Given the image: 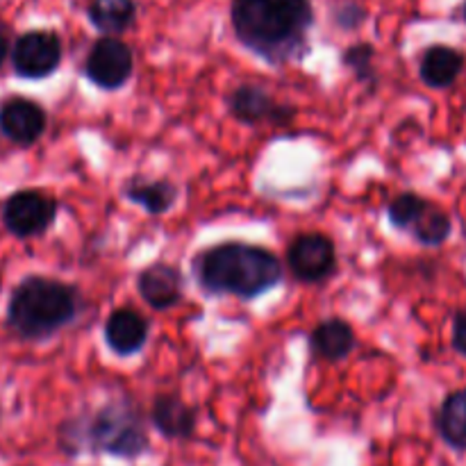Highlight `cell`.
Listing matches in <instances>:
<instances>
[{
	"mask_svg": "<svg viewBox=\"0 0 466 466\" xmlns=\"http://www.w3.org/2000/svg\"><path fill=\"white\" fill-rule=\"evenodd\" d=\"M232 25L244 46L271 62H285L312 25L309 0H235Z\"/></svg>",
	"mask_w": 466,
	"mask_h": 466,
	"instance_id": "cell-1",
	"label": "cell"
},
{
	"mask_svg": "<svg viewBox=\"0 0 466 466\" xmlns=\"http://www.w3.org/2000/svg\"><path fill=\"white\" fill-rule=\"evenodd\" d=\"M198 276L209 291L253 299L282 280V264L259 246L221 244L200 258Z\"/></svg>",
	"mask_w": 466,
	"mask_h": 466,
	"instance_id": "cell-2",
	"label": "cell"
},
{
	"mask_svg": "<svg viewBox=\"0 0 466 466\" xmlns=\"http://www.w3.org/2000/svg\"><path fill=\"white\" fill-rule=\"evenodd\" d=\"M77 300L71 287L48 278H27L9 300V326L27 339H41L76 317Z\"/></svg>",
	"mask_w": 466,
	"mask_h": 466,
	"instance_id": "cell-3",
	"label": "cell"
},
{
	"mask_svg": "<svg viewBox=\"0 0 466 466\" xmlns=\"http://www.w3.org/2000/svg\"><path fill=\"white\" fill-rule=\"evenodd\" d=\"M96 446L107 453L135 458L146 449V432L137 414L126 405H112L98 414L91 428Z\"/></svg>",
	"mask_w": 466,
	"mask_h": 466,
	"instance_id": "cell-4",
	"label": "cell"
},
{
	"mask_svg": "<svg viewBox=\"0 0 466 466\" xmlns=\"http://www.w3.org/2000/svg\"><path fill=\"white\" fill-rule=\"evenodd\" d=\"M62 59V44L55 32L35 30L18 36L12 50V62L18 76L23 77H46L59 66Z\"/></svg>",
	"mask_w": 466,
	"mask_h": 466,
	"instance_id": "cell-5",
	"label": "cell"
},
{
	"mask_svg": "<svg viewBox=\"0 0 466 466\" xmlns=\"http://www.w3.org/2000/svg\"><path fill=\"white\" fill-rule=\"evenodd\" d=\"M55 209V200L41 191H18L5 203L3 218L9 232L16 237H32L53 223Z\"/></svg>",
	"mask_w": 466,
	"mask_h": 466,
	"instance_id": "cell-6",
	"label": "cell"
},
{
	"mask_svg": "<svg viewBox=\"0 0 466 466\" xmlns=\"http://www.w3.org/2000/svg\"><path fill=\"white\" fill-rule=\"evenodd\" d=\"M85 71L94 85L103 86V89H118L126 85L132 73L130 48L118 39L96 41L86 57Z\"/></svg>",
	"mask_w": 466,
	"mask_h": 466,
	"instance_id": "cell-7",
	"label": "cell"
},
{
	"mask_svg": "<svg viewBox=\"0 0 466 466\" xmlns=\"http://www.w3.org/2000/svg\"><path fill=\"white\" fill-rule=\"evenodd\" d=\"M289 267L300 280L319 282L335 267V248L323 235H303L291 244Z\"/></svg>",
	"mask_w": 466,
	"mask_h": 466,
	"instance_id": "cell-8",
	"label": "cell"
},
{
	"mask_svg": "<svg viewBox=\"0 0 466 466\" xmlns=\"http://www.w3.org/2000/svg\"><path fill=\"white\" fill-rule=\"evenodd\" d=\"M46 127V114L27 98H12L0 109V130L9 141L21 146L35 144Z\"/></svg>",
	"mask_w": 466,
	"mask_h": 466,
	"instance_id": "cell-9",
	"label": "cell"
},
{
	"mask_svg": "<svg viewBox=\"0 0 466 466\" xmlns=\"http://www.w3.org/2000/svg\"><path fill=\"white\" fill-rule=\"evenodd\" d=\"M139 294L153 308H171L182 296L180 273L168 264H155V267L146 268L139 276Z\"/></svg>",
	"mask_w": 466,
	"mask_h": 466,
	"instance_id": "cell-10",
	"label": "cell"
},
{
	"mask_svg": "<svg viewBox=\"0 0 466 466\" xmlns=\"http://www.w3.org/2000/svg\"><path fill=\"white\" fill-rule=\"evenodd\" d=\"M146 335H148V326L132 309H118L105 326V339H107L109 349L118 355H132L141 350Z\"/></svg>",
	"mask_w": 466,
	"mask_h": 466,
	"instance_id": "cell-11",
	"label": "cell"
},
{
	"mask_svg": "<svg viewBox=\"0 0 466 466\" xmlns=\"http://www.w3.org/2000/svg\"><path fill=\"white\" fill-rule=\"evenodd\" d=\"M464 68L462 53L451 46H432L421 59V80L431 89H446L460 77Z\"/></svg>",
	"mask_w": 466,
	"mask_h": 466,
	"instance_id": "cell-12",
	"label": "cell"
},
{
	"mask_svg": "<svg viewBox=\"0 0 466 466\" xmlns=\"http://www.w3.org/2000/svg\"><path fill=\"white\" fill-rule=\"evenodd\" d=\"M437 431L451 449L466 451V387L453 391L441 403L437 414Z\"/></svg>",
	"mask_w": 466,
	"mask_h": 466,
	"instance_id": "cell-13",
	"label": "cell"
},
{
	"mask_svg": "<svg viewBox=\"0 0 466 466\" xmlns=\"http://www.w3.org/2000/svg\"><path fill=\"white\" fill-rule=\"evenodd\" d=\"M230 109L239 121L258 123L264 118H285V112H278V105L273 103L271 96L267 91L258 89V86H241L232 94Z\"/></svg>",
	"mask_w": 466,
	"mask_h": 466,
	"instance_id": "cell-14",
	"label": "cell"
},
{
	"mask_svg": "<svg viewBox=\"0 0 466 466\" xmlns=\"http://www.w3.org/2000/svg\"><path fill=\"white\" fill-rule=\"evenodd\" d=\"M312 346L321 358L341 360L353 350L355 335L349 323L339 321V319H330V321H323L314 330Z\"/></svg>",
	"mask_w": 466,
	"mask_h": 466,
	"instance_id": "cell-15",
	"label": "cell"
},
{
	"mask_svg": "<svg viewBox=\"0 0 466 466\" xmlns=\"http://www.w3.org/2000/svg\"><path fill=\"white\" fill-rule=\"evenodd\" d=\"M135 0H94L89 7L91 23L107 35L127 30L135 21Z\"/></svg>",
	"mask_w": 466,
	"mask_h": 466,
	"instance_id": "cell-16",
	"label": "cell"
},
{
	"mask_svg": "<svg viewBox=\"0 0 466 466\" xmlns=\"http://www.w3.org/2000/svg\"><path fill=\"white\" fill-rule=\"evenodd\" d=\"M153 421L167 437H189L194 431V412L171 396L155 400Z\"/></svg>",
	"mask_w": 466,
	"mask_h": 466,
	"instance_id": "cell-17",
	"label": "cell"
},
{
	"mask_svg": "<svg viewBox=\"0 0 466 466\" xmlns=\"http://www.w3.org/2000/svg\"><path fill=\"white\" fill-rule=\"evenodd\" d=\"M451 218L444 209H440L437 205L428 203L421 208V212L417 214V218L410 226V232L417 237L421 244L426 246H441L451 235Z\"/></svg>",
	"mask_w": 466,
	"mask_h": 466,
	"instance_id": "cell-18",
	"label": "cell"
},
{
	"mask_svg": "<svg viewBox=\"0 0 466 466\" xmlns=\"http://www.w3.org/2000/svg\"><path fill=\"white\" fill-rule=\"evenodd\" d=\"M126 196L130 200H135V203H139L144 209H148L150 214H162L171 208L177 191L171 182H164V180L159 182L132 180L126 185Z\"/></svg>",
	"mask_w": 466,
	"mask_h": 466,
	"instance_id": "cell-19",
	"label": "cell"
},
{
	"mask_svg": "<svg viewBox=\"0 0 466 466\" xmlns=\"http://www.w3.org/2000/svg\"><path fill=\"white\" fill-rule=\"evenodd\" d=\"M426 205V200L417 194H400L394 203L390 205V218L396 228L400 230H410L412 221L417 218V214L421 212V208Z\"/></svg>",
	"mask_w": 466,
	"mask_h": 466,
	"instance_id": "cell-20",
	"label": "cell"
},
{
	"mask_svg": "<svg viewBox=\"0 0 466 466\" xmlns=\"http://www.w3.org/2000/svg\"><path fill=\"white\" fill-rule=\"evenodd\" d=\"M453 349L466 358V312H458L453 319Z\"/></svg>",
	"mask_w": 466,
	"mask_h": 466,
	"instance_id": "cell-21",
	"label": "cell"
},
{
	"mask_svg": "<svg viewBox=\"0 0 466 466\" xmlns=\"http://www.w3.org/2000/svg\"><path fill=\"white\" fill-rule=\"evenodd\" d=\"M5 55H7V32H5L3 23H0V64H3Z\"/></svg>",
	"mask_w": 466,
	"mask_h": 466,
	"instance_id": "cell-22",
	"label": "cell"
},
{
	"mask_svg": "<svg viewBox=\"0 0 466 466\" xmlns=\"http://www.w3.org/2000/svg\"><path fill=\"white\" fill-rule=\"evenodd\" d=\"M464 21H466V3H464Z\"/></svg>",
	"mask_w": 466,
	"mask_h": 466,
	"instance_id": "cell-23",
	"label": "cell"
}]
</instances>
